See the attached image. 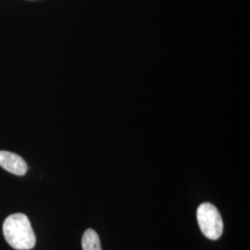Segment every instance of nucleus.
I'll return each mask as SVG.
<instances>
[{
    "mask_svg": "<svg viewBox=\"0 0 250 250\" xmlns=\"http://www.w3.org/2000/svg\"><path fill=\"white\" fill-rule=\"evenodd\" d=\"M3 233L9 246L17 250H30L36 246V234L26 215H10L3 224Z\"/></svg>",
    "mask_w": 250,
    "mask_h": 250,
    "instance_id": "obj_1",
    "label": "nucleus"
},
{
    "mask_svg": "<svg viewBox=\"0 0 250 250\" xmlns=\"http://www.w3.org/2000/svg\"><path fill=\"white\" fill-rule=\"evenodd\" d=\"M197 223L201 232L210 240H217L224 231L222 216L214 205L203 203L198 207L197 212Z\"/></svg>",
    "mask_w": 250,
    "mask_h": 250,
    "instance_id": "obj_2",
    "label": "nucleus"
},
{
    "mask_svg": "<svg viewBox=\"0 0 250 250\" xmlns=\"http://www.w3.org/2000/svg\"><path fill=\"white\" fill-rule=\"evenodd\" d=\"M0 166L16 175H24L27 171L26 162L17 154L9 151H0Z\"/></svg>",
    "mask_w": 250,
    "mask_h": 250,
    "instance_id": "obj_3",
    "label": "nucleus"
},
{
    "mask_svg": "<svg viewBox=\"0 0 250 250\" xmlns=\"http://www.w3.org/2000/svg\"><path fill=\"white\" fill-rule=\"evenodd\" d=\"M82 247L83 250H102L99 234L93 229H87L82 239Z\"/></svg>",
    "mask_w": 250,
    "mask_h": 250,
    "instance_id": "obj_4",
    "label": "nucleus"
}]
</instances>
